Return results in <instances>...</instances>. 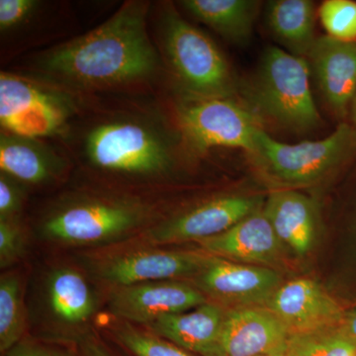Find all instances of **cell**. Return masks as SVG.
<instances>
[{"label": "cell", "instance_id": "cell-30", "mask_svg": "<svg viewBox=\"0 0 356 356\" xmlns=\"http://www.w3.org/2000/svg\"><path fill=\"white\" fill-rule=\"evenodd\" d=\"M39 6L35 0H0V30L13 31L24 24Z\"/></svg>", "mask_w": 356, "mask_h": 356}, {"label": "cell", "instance_id": "cell-21", "mask_svg": "<svg viewBox=\"0 0 356 356\" xmlns=\"http://www.w3.org/2000/svg\"><path fill=\"white\" fill-rule=\"evenodd\" d=\"M266 22L274 39L285 51L307 58L316 36L318 8L311 0H270L266 4Z\"/></svg>", "mask_w": 356, "mask_h": 356}, {"label": "cell", "instance_id": "cell-19", "mask_svg": "<svg viewBox=\"0 0 356 356\" xmlns=\"http://www.w3.org/2000/svg\"><path fill=\"white\" fill-rule=\"evenodd\" d=\"M225 313L224 307L208 301L191 310L159 318L144 327L194 355L222 356Z\"/></svg>", "mask_w": 356, "mask_h": 356}, {"label": "cell", "instance_id": "cell-22", "mask_svg": "<svg viewBox=\"0 0 356 356\" xmlns=\"http://www.w3.org/2000/svg\"><path fill=\"white\" fill-rule=\"evenodd\" d=\"M179 3L192 17L236 44L252 38L261 6L257 0H184Z\"/></svg>", "mask_w": 356, "mask_h": 356}, {"label": "cell", "instance_id": "cell-14", "mask_svg": "<svg viewBox=\"0 0 356 356\" xmlns=\"http://www.w3.org/2000/svg\"><path fill=\"white\" fill-rule=\"evenodd\" d=\"M264 307L280 318L291 336L334 329L346 310L318 281L309 277L282 282Z\"/></svg>", "mask_w": 356, "mask_h": 356}, {"label": "cell", "instance_id": "cell-5", "mask_svg": "<svg viewBox=\"0 0 356 356\" xmlns=\"http://www.w3.org/2000/svg\"><path fill=\"white\" fill-rule=\"evenodd\" d=\"M154 215L140 198L86 194L67 199L44 215L40 233L70 247H99L139 233Z\"/></svg>", "mask_w": 356, "mask_h": 356}, {"label": "cell", "instance_id": "cell-6", "mask_svg": "<svg viewBox=\"0 0 356 356\" xmlns=\"http://www.w3.org/2000/svg\"><path fill=\"white\" fill-rule=\"evenodd\" d=\"M161 44L184 95L238 98L240 83L215 42L168 4L159 19Z\"/></svg>", "mask_w": 356, "mask_h": 356}, {"label": "cell", "instance_id": "cell-1", "mask_svg": "<svg viewBox=\"0 0 356 356\" xmlns=\"http://www.w3.org/2000/svg\"><path fill=\"white\" fill-rule=\"evenodd\" d=\"M147 2L128 1L102 25L44 51L38 69L56 83L81 89L110 88L147 81L158 53L147 29Z\"/></svg>", "mask_w": 356, "mask_h": 356}, {"label": "cell", "instance_id": "cell-31", "mask_svg": "<svg viewBox=\"0 0 356 356\" xmlns=\"http://www.w3.org/2000/svg\"><path fill=\"white\" fill-rule=\"evenodd\" d=\"M81 356H116L113 351L91 332L77 346Z\"/></svg>", "mask_w": 356, "mask_h": 356}, {"label": "cell", "instance_id": "cell-10", "mask_svg": "<svg viewBox=\"0 0 356 356\" xmlns=\"http://www.w3.org/2000/svg\"><path fill=\"white\" fill-rule=\"evenodd\" d=\"M213 255L202 250H172L143 245L89 259L93 278L112 288L153 281H191L209 264Z\"/></svg>", "mask_w": 356, "mask_h": 356}, {"label": "cell", "instance_id": "cell-23", "mask_svg": "<svg viewBox=\"0 0 356 356\" xmlns=\"http://www.w3.org/2000/svg\"><path fill=\"white\" fill-rule=\"evenodd\" d=\"M28 307L20 274L3 273L0 278V351L6 355L25 337Z\"/></svg>", "mask_w": 356, "mask_h": 356}, {"label": "cell", "instance_id": "cell-3", "mask_svg": "<svg viewBox=\"0 0 356 356\" xmlns=\"http://www.w3.org/2000/svg\"><path fill=\"white\" fill-rule=\"evenodd\" d=\"M83 154L89 166L114 177L156 179L175 166V149L163 129L139 117L99 121L84 136Z\"/></svg>", "mask_w": 356, "mask_h": 356}, {"label": "cell", "instance_id": "cell-13", "mask_svg": "<svg viewBox=\"0 0 356 356\" xmlns=\"http://www.w3.org/2000/svg\"><path fill=\"white\" fill-rule=\"evenodd\" d=\"M206 302L205 295L188 281L165 280L112 288L107 305L112 317L147 327Z\"/></svg>", "mask_w": 356, "mask_h": 356}, {"label": "cell", "instance_id": "cell-15", "mask_svg": "<svg viewBox=\"0 0 356 356\" xmlns=\"http://www.w3.org/2000/svg\"><path fill=\"white\" fill-rule=\"evenodd\" d=\"M306 58L327 107L343 120L356 95V42L321 36Z\"/></svg>", "mask_w": 356, "mask_h": 356}, {"label": "cell", "instance_id": "cell-27", "mask_svg": "<svg viewBox=\"0 0 356 356\" xmlns=\"http://www.w3.org/2000/svg\"><path fill=\"white\" fill-rule=\"evenodd\" d=\"M24 229L19 218L0 219V266L1 268L13 266L26 252Z\"/></svg>", "mask_w": 356, "mask_h": 356}, {"label": "cell", "instance_id": "cell-17", "mask_svg": "<svg viewBox=\"0 0 356 356\" xmlns=\"http://www.w3.org/2000/svg\"><path fill=\"white\" fill-rule=\"evenodd\" d=\"M262 210L287 257L305 259L313 252L320 233V214L313 198L300 191H273Z\"/></svg>", "mask_w": 356, "mask_h": 356}, {"label": "cell", "instance_id": "cell-25", "mask_svg": "<svg viewBox=\"0 0 356 356\" xmlns=\"http://www.w3.org/2000/svg\"><path fill=\"white\" fill-rule=\"evenodd\" d=\"M287 353L288 356H356V344L334 327L292 334Z\"/></svg>", "mask_w": 356, "mask_h": 356}, {"label": "cell", "instance_id": "cell-24", "mask_svg": "<svg viewBox=\"0 0 356 356\" xmlns=\"http://www.w3.org/2000/svg\"><path fill=\"white\" fill-rule=\"evenodd\" d=\"M107 325L114 341L131 356H199L140 325L114 317Z\"/></svg>", "mask_w": 356, "mask_h": 356}, {"label": "cell", "instance_id": "cell-32", "mask_svg": "<svg viewBox=\"0 0 356 356\" xmlns=\"http://www.w3.org/2000/svg\"><path fill=\"white\" fill-rule=\"evenodd\" d=\"M337 329L356 344V307L344 312L343 317Z\"/></svg>", "mask_w": 356, "mask_h": 356}, {"label": "cell", "instance_id": "cell-34", "mask_svg": "<svg viewBox=\"0 0 356 356\" xmlns=\"http://www.w3.org/2000/svg\"><path fill=\"white\" fill-rule=\"evenodd\" d=\"M259 356H288L287 348H283V350L273 351V353H266V355H262Z\"/></svg>", "mask_w": 356, "mask_h": 356}, {"label": "cell", "instance_id": "cell-18", "mask_svg": "<svg viewBox=\"0 0 356 356\" xmlns=\"http://www.w3.org/2000/svg\"><path fill=\"white\" fill-rule=\"evenodd\" d=\"M285 325L264 306L226 309L221 336L222 356H259L286 348Z\"/></svg>", "mask_w": 356, "mask_h": 356}, {"label": "cell", "instance_id": "cell-9", "mask_svg": "<svg viewBox=\"0 0 356 356\" xmlns=\"http://www.w3.org/2000/svg\"><path fill=\"white\" fill-rule=\"evenodd\" d=\"M99 303L88 276L70 266L51 267L42 280L39 309L44 318L43 339L79 346L90 334Z\"/></svg>", "mask_w": 356, "mask_h": 356}, {"label": "cell", "instance_id": "cell-7", "mask_svg": "<svg viewBox=\"0 0 356 356\" xmlns=\"http://www.w3.org/2000/svg\"><path fill=\"white\" fill-rule=\"evenodd\" d=\"M177 116L184 139L199 153L227 147L250 154L262 128L259 119L238 98L184 95Z\"/></svg>", "mask_w": 356, "mask_h": 356}, {"label": "cell", "instance_id": "cell-20", "mask_svg": "<svg viewBox=\"0 0 356 356\" xmlns=\"http://www.w3.org/2000/svg\"><path fill=\"white\" fill-rule=\"evenodd\" d=\"M0 170L22 184L41 186L60 179L67 163L41 139L2 132Z\"/></svg>", "mask_w": 356, "mask_h": 356}, {"label": "cell", "instance_id": "cell-33", "mask_svg": "<svg viewBox=\"0 0 356 356\" xmlns=\"http://www.w3.org/2000/svg\"><path fill=\"white\" fill-rule=\"evenodd\" d=\"M350 115L351 117V121H353V124H351V125H353L356 130V95L355 96V99H353V105H351Z\"/></svg>", "mask_w": 356, "mask_h": 356}, {"label": "cell", "instance_id": "cell-12", "mask_svg": "<svg viewBox=\"0 0 356 356\" xmlns=\"http://www.w3.org/2000/svg\"><path fill=\"white\" fill-rule=\"evenodd\" d=\"M189 282L208 301L224 307L264 306L282 284V276L271 267L241 264L213 257Z\"/></svg>", "mask_w": 356, "mask_h": 356}, {"label": "cell", "instance_id": "cell-29", "mask_svg": "<svg viewBox=\"0 0 356 356\" xmlns=\"http://www.w3.org/2000/svg\"><path fill=\"white\" fill-rule=\"evenodd\" d=\"M24 184L0 172V219L19 218L25 200Z\"/></svg>", "mask_w": 356, "mask_h": 356}, {"label": "cell", "instance_id": "cell-2", "mask_svg": "<svg viewBox=\"0 0 356 356\" xmlns=\"http://www.w3.org/2000/svg\"><path fill=\"white\" fill-rule=\"evenodd\" d=\"M310 81L307 58L270 46L262 54L250 81L241 86L240 93L261 123L267 121L290 132L308 133L323 123Z\"/></svg>", "mask_w": 356, "mask_h": 356}, {"label": "cell", "instance_id": "cell-16", "mask_svg": "<svg viewBox=\"0 0 356 356\" xmlns=\"http://www.w3.org/2000/svg\"><path fill=\"white\" fill-rule=\"evenodd\" d=\"M198 245L203 252L219 259L274 269L287 257L262 209Z\"/></svg>", "mask_w": 356, "mask_h": 356}, {"label": "cell", "instance_id": "cell-4", "mask_svg": "<svg viewBox=\"0 0 356 356\" xmlns=\"http://www.w3.org/2000/svg\"><path fill=\"white\" fill-rule=\"evenodd\" d=\"M261 177L273 191H299L322 184L356 156V130L341 123L318 140L286 144L259 129L250 154Z\"/></svg>", "mask_w": 356, "mask_h": 356}, {"label": "cell", "instance_id": "cell-11", "mask_svg": "<svg viewBox=\"0 0 356 356\" xmlns=\"http://www.w3.org/2000/svg\"><path fill=\"white\" fill-rule=\"evenodd\" d=\"M266 198L250 194H228L209 199L191 209L154 225L144 233L149 245L200 243L221 235L245 217L262 209Z\"/></svg>", "mask_w": 356, "mask_h": 356}, {"label": "cell", "instance_id": "cell-28", "mask_svg": "<svg viewBox=\"0 0 356 356\" xmlns=\"http://www.w3.org/2000/svg\"><path fill=\"white\" fill-rule=\"evenodd\" d=\"M6 356H81L77 346L24 337Z\"/></svg>", "mask_w": 356, "mask_h": 356}, {"label": "cell", "instance_id": "cell-26", "mask_svg": "<svg viewBox=\"0 0 356 356\" xmlns=\"http://www.w3.org/2000/svg\"><path fill=\"white\" fill-rule=\"evenodd\" d=\"M318 17L327 36L339 41L356 42V1L325 0L318 7Z\"/></svg>", "mask_w": 356, "mask_h": 356}, {"label": "cell", "instance_id": "cell-8", "mask_svg": "<svg viewBox=\"0 0 356 356\" xmlns=\"http://www.w3.org/2000/svg\"><path fill=\"white\" fill-rule=\"evenodd\" d=\"M74 114L72 98L60 89L1 72L0 124L2 132L43 139L58 135Z\"/></svg>", "mask_w": 356, "mask_h": 356}]
</instances>
